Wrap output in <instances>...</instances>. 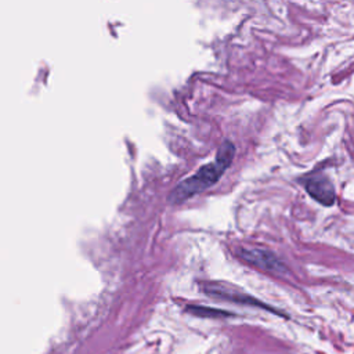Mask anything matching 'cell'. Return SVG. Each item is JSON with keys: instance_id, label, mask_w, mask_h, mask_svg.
Instances as JSON below:
<instances>
[{"instance_id": "6da1fadb", "label": "cell", "mask_w": 354, "mask_h": 354, "mask_svg": "<svg viewBox=\"0 0 354 354\" xmlns=\"http://www.w3.org/2000/svg\"><path fill=\"white\" fill-rule=\"evenodd\" d=\"M235 155V145L230 140H224L218 147L216 158L199 167L192 176L185 180H181L173 191L169 194L167 199L170 203H181L191 196L210 188L214 185L220 177L230 167Z\"/></svg>"}, {"instance_id": "5b68a950", "label": "cell", "mask_w": 354, "mask_h": 354, "mask_svg": "<svg viewBox=\"0 0 354 354\" xmlns=\"http://www.w3.org/2000/svg\"><path fill=\"white\" fill-rule=\"evenodd\" d=\"M188 311L199 317H230L231 315V313L228 311L212 308V307H203V306H189Z\"/></svg>"}, {"instance_id": "277c9868", "label": "cell", "mask_w": 354, "mask_h": 354, "mask_svg": "<svg viewBox=\"0 0 354 354\" xmlns=\"http://www.w3.org/2000/svg\"><path fill=\"white\" fill-rule=\"evenodd\" d=\"M304 185L307 194L321 205L330 206L335 203V188L325 176H311Z\"/></svg>"}, {"instance_id": "3957f363", "label": "cell", "mask_w": 354, "mask_h": 354, "mask_svg": "<svg viewBox=\"0 0 354 354\" xmlns=\"http://www.w3.org/2000/svg\"><path fill=\"white\" fill-rule=\"evenodd\" d=\"M203 290L209 295V296H213V297H218V299H223V300H230V301H235V303H241V304H249V306H257V307H261V308H268L272 311V308H270L267 304L261 303L260 300L246 295V293H242L236 289H232V288H228L225 285H221V283H206Z\"/></svg>"}, {"instance_id": "7a4b0ae2", "label": "cell", "mask_w": 354, "mask_h": 354, "mask_svg": "<svg viewBox=\"0 0 354 354\" xmlns=\"http://www.w3.org/2000/svg\"><path fill=\"white\" fill-rule=\"evenodd\" d=\"M238 256L249 264H253L267 272H272L277 275L288 274V268L285 263L275 256L272 252L261 248H239Z\"/></svg>"}]
</instances>
